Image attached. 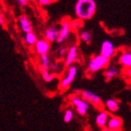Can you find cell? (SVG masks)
Here are the masks:
<instances>
[{
	"mask_svg": "<svg viewBox=\"0 0 131 131\" xmlns=\"http://www.w3.org/2000/svg\"><path fill=\"white\" fill-rule=\"evenodd\" d=\"M96 4L95 0H77L75 4V15L80 21H86L95 15Z\"/></svg>",
	"mask_w": 131,
	"mask_h": 131,
	"instance_id": "6da1fadb",
	"label": "cell"
},
{
	"mask_svg": "<svg viewBox=\"0 0 131 131\" xmlns=\"http://www.w3.org/2000/svg\"><path fill=\"white\" fill-rule=\"evenodd\" d=\"M110 59L104 57L100 53L97 55H95L94 57L91 58V60L88 63V71L90 73H96L102 68H106L109 65Z\"/></svg>",
	"mask_w": 131,
	"mask_h": 131,
	"instance_id": "7a4b0ae2",
	"label": "cell"
},
{
	"mask_svg": "<svg viewBox=\"0 0 131 131\" xmlns=\"http://www.w3.org/2000/svg\"><path fill=\"white\" fill-rule=\"evenodd\" d=\"M71 104L73 105L77 110V112L80 115H86L87 111L90 109L91 104L89 102H87L86 100H84L82 97H80L78 96H73L70 97Z\"/></svg>",
	"mask_w": 131,
	"mask_h": 131,
	"instance_id": "3957f363",
	"label": "cell"
},
{
	"mask_svg": "<svg viewBox=\"0 0 131 131\" xmlns=\"http://www.w3.org/2000/svg\"><path fill=\"white\" fill-rule=\"evenodd\" d=\"M81 96L82 97L86 100L87 102L91 104V105H93L94 107H96V109H99V110H102L104 108V104L101 100V98L96 95V94L92 92L90 90H82L81 92Z\"/></svg>",
	"mask_w": 131,
	"mask_h": 131,
	"instance_id": "277c9868",
	"label": "cell"
},
{
	"mask_svg": "<svg viewBox=\"0 0 131 131\" xmlns=\"http://www.w3.org/2000/svg\"><path fill=\"white\" fill-rule=\"evenodd\" d=\"M77 71H78L77 70V67H75V66H71V67L68 68L66 75L60 81L59 86H60V88L62 90H65V89L69 87V85L72 83V82H73L74 80H75V78H76Z\"/></svg>",
	"mask_w": 131,
	"mask_h": 131,
	"instance_id": "5b68a950",
	"label": "cell"
},
{
	"mask_svg": "<svg viewBox=\"0 0 131 131\" xmlns=\"http://www.w3.org/2000/svg\"><path fill=\"white\" fill-rule=\"evenodd\" d=\"M115 53V47L112 41L109 39L104 40L100 47V54L106 58H112Z\"/></svg>",
	"mask_w": 131,
	"mask_h": 131,
	"instance_id": "8992f818",
	"label": "cell"
},
{
	"mask_svg": "<svg viewBox=\"0 0 131 131\" xmlns=\"http://www.w3.org/2000/svg\"><path fill=\"white\" fill-rule=\"evenodd\" d=\"M71 27H70V20L64 19L62 21L61 26L59 28V38H58L57 42L58 43H62L68 38L69 33H70Z\"/></svg>",
	"mask_w": 131,
	"mask_h": 131,
	"instance_id": "52a82bcc",
	"label": "cell"
},
{
	"mask_svg": "<svg viewBox=\"0 0 131 131\" xmlns=\"http://www.w3.org/2000/svg\"><path fill=\"white\" fill-rule=\"evenodd\" d=\"M44 38L51 42H57L58 38H59V29L56 26H49L46 28L43 32Z\"/></svg>",
	"mask_w": 131,
	"mask_h": 131,
	"instance_id": "ba28073f",
	"label": "cell"
},
{
	"mask_svg": "<svg viewBox=\"0 0 131 131\" xmlns=\"http://www.w3.org/2000/svg\"><path fill=\"white\" fill-rule=\"evenodd\" d=\"M35 51L39 55H43V54H48V52L50 51V42L48 40H46L45 38H40L37 41L35 46Z\"/></svg>",
	"mask_w": 131,
	"mask_h": 131,
	"instance_id": "9c48e42d",
	"label": "cell"
},
{
	"mask_svg": "<svg viewBox=\"0 0 131 131\" xmlns=\"http://www.w3.org/2000/svg\"><path fill=\"white\" fill-rule=\"evenodd\" d=\"M78 57V47L76 45H72L68 48V53L66 55L65 59V66L66 67H71L72 64L77 60Z\"/></svg>",
	"mask_w": 131,
	"mask_h": 131,
	"instance_id": "30bf717a",
	"label": "cell"
},
{
	"mask_svg": "<svg viewBox=\"0 0 131 131\" xmlns=\"http://www.w3.org/2000/svg\"><path fill=\"white\" fill-rule=\"evenodd\" d=\"M18 24H19V26L21 28V30L25 34H27V33L32 32V25H31L30 20L28 19V17L25 14H22L20 15L19 18H18Z\"/></svg>",
	"mask_w": 131,
	"mask_h": 131,
	"instance_id": "8fae6325",
	"label": "cell"
},
{
	"mask_svg": "<svg viewBox=\"0 0 131 131\" xmlns=\"http://www.w3.org/2000/svg\"><path fill=\"white\" fill-rule=\"evenodd\" d=\"M110 114L108 113V112L106 111H101L96 117V124L98 127H101V128H104L106 127V126L108 125V122H109L110 119Z\"/></svg>",
	"mask_w": 131,
	"mask_h": 131,
	"instance_id": "7c38bea8",
	"label": "cell"
},
{
	"mask_svg": "<svg viewBox=\"0 0 131 131\" xmlns=\"http://www.w3.org/2000/svg\"><path fill=\"white\" fill-rule=\"evenodd\" d=\"M119 63L124 68H131V52L130 51H125L119 56Z\"/></svg>",
	"mask_w": 131,
	"mask_h": 131,
	"instance_id": "4fadbf2b",
	"label": "cell"
},
{
	"mask_svg": "<svg viewBox=\"0 0 131 131\" xmlns=\"http://www.w3.org/2000/svg\"><path fill=\"white\" fill-rule=\"evenodd\" d=\"M123 126V120L118 116H111L107 125V127L112 129H118L120 130Z\"/></svg>",
	"mask_w": 131,
	"mask_h": 131,
	"instance_id": "5bb4252c",
	"label": "cell"
},
{
	"mask_svg": "<svg viewBox=\"0 0 131 131\" xmlns=\"http://www.w3.org/2000/svg\"><path fill=\"white\" fill-rule=\"evenodd\" d=\"M105 106H106V109L111 112H117L120 109L119 103L115 99H112V98H110L106 101Z\"/></svg>",
	"mask_w": 131,
	"mask_h": 131,
	"instance_id": "9a60e30c",
	"label": "cell"
},
{
	"mask_svg": "<svg viewBox=\"0 0 131 131\" xmlns=\"http://www.w3.org/2000/svg\"><path fill=\"white\" fill-rule=\"evenodd\" d=\"M117 75H118V68L116 67H109V68H107V69L105 70V73H104V76H105V79H106L107 82L112 81Z\"/></svg>",
	"mask_w": 131,
	"mask_h": 131,
	"instance_id": "2e32d148",
	"label": "cell"
},
{
	"mask_svg": "<svg viewBox=\"0 0 131 131\" xmlns=\"http://www.w3.org/2000/svg\"><path fill=\"white\" fill-rule=\"evenodd\" d=\"M79 38L82 42L89 44L92 41V34L88 30L82 29V30L79 31Z\"/></svg>",
	"mask_w": 131,
	"mask_h": 131,
	"instance_id": "e0dca14e",
	"label": "cell"
},
{
	"mask_svg": "<svg viewBox=\"0 0 131 131\" xmlns=\"http://www.w3.org/2000/svg\"><path fill=\"white\" fill-rule=\"evenodd\" d=\"M38 40V39L37 38V36H36L35 33L30 32L27 33V34H25V42L27 44L28 46H35Z\"/></svg>",
	"mask_w": 131,
	"mask_h": 131,
	"instance_id": "ac0fdd59",
	"label": "cell"
},
{
	"mask_svg": "<svg viewBox=\"0 0 131 131\" xmlns=\"http://www.w3.org/2000/svg\"><path fill=\"white\" fill-rule=\"evenodd\" d=\"M40 73L43 80L47 82H51L52 80L54 79V74L51 73L48 69H45L43 68H40Z\"/></svg>",
	"mask_w": 131,
	"mask_h": 131,
	"instance_id": "d6986e66",
	"label": "cell"
},
{
	"mask_svg": "<svg viewBox=\"0 0 131 131\" xmlns=\"http://www.w3.org/2000/svg\"><path fill=\"white\" fill-rule=\"evenodd\" d=\"M40 65H41V68H45V69H48V70L52 68L51 62H50V58H49V56H48V54L40 55Z\"/></svg>",
	"mask_w": 131,
	"mask_h": 131,
	"instance_id": "ffe728a7",
	"label": "cell"
},
{
	"mask_svg": "<svg viewBox=\"0 0 131 131\" xmlns=\"http://www.w3.org/2000/svg\"><path fill=\"white\" fill-rule=\"evenodd\" d=\"M81 26H82V22H81V21H80L79 19L71 20V21H70L71 30H73V31L79 30L80 28H81Z\"/></svg>",
	"mask_w": 131,
	"mask_h": 131,
	"instance_id": "44dd1931",
	"label": "cell"
},
{
	"mask_svg": "<svg viewBox=\"0 0 131 131\" xmlns=\"http://www.w3.org/2000/svg\"><path fill=\"white\" fill-rule=\"evenodd\" d=\"M72 118H73V112H72V110H66V112H64V121H65V123H69L71 120H72Z\"/></svg>",
	"mask_w": 131,
	"mask_h": 131,
	"instance_id": "7402d4cb",
	"label": "cell"
},
{
	"mask_svg": "<svg viewBox=\"0 0 131 131\" xmlns=\"http://www.w3.org/2000/svg\"><path fill=\"white\" fill-rule=\"evenodd\" d=\"M54 0H38V2L39 5L41 6H48L50 4H52Z\"/></svg>",
	"mask_w": 131,
	"mask_h": 131,
	"instance_id": "603a6c76",
	"label": "cell"
},
{
	"mask_svg": "<svg viewBox=\"0 0 131 131\" xmlns=\"http://www.w3.org/2000/svg\"><path fill=\"white\" fill-rule=\"evenodd\" d=\"M68 51V49H67L66 47H62V48H60V50H59V55H60L61 57H63V56L67 55Z\"/></svg>",
	"mask_w": 131,
	"mask_h": 131,
	"instance_id": "cb8c5ba5",
	"label": "cell"
},
{
	"mask_svg": "<svg viewBox=\"0 0 131 131\" xmlns=\"http://www.w3.org/2000/svg\"><path fill=\"white\" fill-rule=\"evenodd\" d=\"M20 6H22V7H25V6L27 5L28 2H29V0H15Z\"/></svg>",
	"mask_w": 131,
	"mask_h": 131,
	"instance_id": "d4e9b609",
	"label": "cell"
},
{
	"mask_svg": "<svg viewBox=\"0 0 131 131\" xmlns=\"http://www.w3.org/2000/svg\"><path fill=\"white\" fill-rule=\"evenodd\" d=\"M0 24H1V25H3L5 24V18H4L2 13H0Z\"/></svg>",
	"mask_w": 131,
	"mask_h": 131,
	"instance_id": "484cf974",
	"label": "cell"
},
{
	"mask_svg": "<svg viewBox=\"0 0 131 131\" xmlns=\"http://www.w3.org/2000/svg\"><path fill=\"white\" fill-rule=\"evenodd\" d=\"M126 76L131 79V68H126Z\"/></svg>",
	"mask_w": 131,
	"mask_h": 131,
	"instance_id": "4316f807",
	"label": "cell"
},
{
	"mask_svg": "<svg viewBox=\"0 0 131 131\" xmlns=\"http://www.w3.org/2000/svg\"><path fill=\"white\" fill-rule=\"evenodd\" d=\"M102 131H120L118 130V129H112V128H109V127H104V128H102Z\"/></svg>",
	"mask_w": 131,
	"mask_h": 131,
	"instance_id": "83f0119b",
	"label": "cell"
}]
</instances>
